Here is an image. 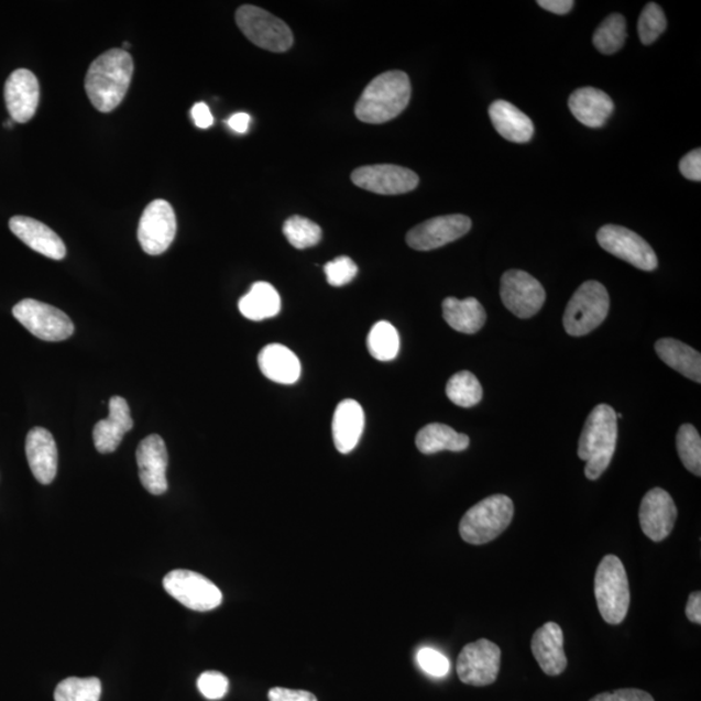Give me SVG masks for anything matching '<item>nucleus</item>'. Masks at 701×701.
<instances>
[{
    "mask_svg": "<svg viewBox=\"0 0 701 701\" xmlns=\"http://www.w3.org/2000/svg\"><path fill=\"white\" fill-rule=\"evenodd\" d=\"M133 70V57L125 50L112 48L98 56L85 78L91 105L103 113L116 110L127 96Z\"/></svg>",
    "mask_w": 701,
    "mask_h": 701,
    "instance_id": "obj_1",
    "label": "nucleus"
},
{
    "mask_svg": "<svg viewBox=\"0 0 701 701\" xmlns=\"http://www.w3.org/2000/svg\"><path fill=\"white\" fill-rule=\"evenodd\" d=\"M412 86L402 70H390L373 79L361 94L355 114L366 124H383L394 120L409 105Z\"/></svg>",
    "mask_w": 701,
    "mask_h": 701,
    "instance_id": "obj_2",
    "label": "nucleus"
},
{
    "mask_svg": "<svg viewBox=\"0 0 701 701\" xmlns=\"http://www.w3.org/2000/svg\"><path fill=\"white\" fill-rule=\"evenodd\" d=\"M617 417L609 404H599L584 423L578 458L587 461L584 474L590 481H596L609 469L617 445Z\"/></svg>",
    "mask_w": 701,
    "mask_h": 701,
    "instance_id": "obj_3",
    "label": "nucleus"
},
{
    "mask_svg": "<svg viewBox=\"0 0 701 701\" xmlns=\"http://www.w3.org/2000/svg\"><path fill=\"white\" fill-rule=\"evenodd\" d=\"M515 505L507 495H491L473 505L461 518L459 532L469 545L493 541L511 525Z\"/></svg>",
    "mask_w": 701,
    "mask_h": 701,
    "instance_id": "obj_4",
    "label": "nucleus"
},
{
    "mask_svg": "<svg viewBox=\"0 0 701 701\" xmlns=\"http://www.w3.org/2000/svg\"><path fill=\"white\" fill-rule=\"evenodd\" d=\"M595 598L600 616L606 624L624 623L631 609V587L623 561L606 555L595 574Z\"/></svg>",
    "mask_w": 701,
    "mask_h": 701,
    "instance_id": "obj_5",
    "label": "nucleus"
},
{
    "mask_svg": "<svg viewBox=\"0 0 701 701\" xmlns=\"http://www.w3.org/2000/svg\"><path fill=\"white\" fill-rule=\"evenodd\" d=\"M610 305V294L600 282H584L568 303L563 314V328L569 336H587L604 322Z\"/></svg>",
    "mask_w": 701,
    "mask_h": 701,
    "instance_id": "obj_6",
    "label": "nucleus"
},
{
    "mask_svg": "<svg viewBox=\"0 0 701 701\" xmlns=\"http://www.w3.org/2000/svg\"><path fill=\"white\" fill-rule=\"evenodd\" d=\"M241 32L254 45L271 53H286L294 43L292 29L284 21L256 6L245 4L236 13Z\"/></svg>",
    "mask_w": 701,
    "mask_h": 701,
    "instance_id": "obj_7",
    "label": "nucleus"
},
{
    "mask_svg": "<svg viewBox=\"0 0 701 701\" xmlns=\"http://www.w3.org/2000/svg\"><path fill=\"white\" fill-rule=\"evenodd\" d=\"M12 314L34 337L47 342H62L74 336L75 325L59 308L34 299H24Z\"/></svg>",
    "mask_w": 701,
    "mask_h": 701,
    "instance_id": "obj_8",
    "label": "nucleus"
},
{
    "mask_svg": "<svg viewBox=\"0 0 701 701\" xmlns=\"http://www.w3.org/2000/svg\"><path fill=\"white\" fill-rule=\"evenodd\" d=\"M163 587L172 598L193 611H212L222 603L220 589L205 576L191 570H172L165 576Z\"/></svg>",
    "mask_w": 701,
    "mask_h": 701,
    "instance_id": "obj_9",
    "label": "nucleus"
},
{
    "mask_svg": "<svg viewBox=\"0 0 701 701\" xmlns=\"http://www.w3.org/2000/svg\"><path fill=\"white\" fill-rule=\"evenodd\" d=\"M596 240L600 248L635 269L653 272L659 265L653 248L631 229L610 223L599 229Z\"/></svg>",
    "mask_w": 701,
    "mask_h": 701,
    "instance_id": "obj_10",
    "label": "nucleus"
},
{
    "mask_svg": "<svg viewBox=\"0 0 701 701\" xmlns=\"http://www.w3.org/2000/svg\"><path fill=\"white\" fill-rule=\"evenodd\" d=\"M502 650L495 643L480 639L469 643L458 657L457 671L462 683L483 688L496 681Z\"/></svg>",
    "mask_w": 701,
    "mask_h": 701,
    "instance_id": "obj_11",
    "label": "nucleus"
},
{
    "mask_svg": "<svg viewBox=\"0 0 701 701\" xmlns=\"http://www.w3.org/2000/svg\"><path fill=\"white\" fill-rule=\"evenodd\" d=\"M177 219L175 209L166 200L157 199L144 209L139 226V241L146 254H164L175 241Z\"/></svg>",
    "mask_w": 701,
    "mask_h": 701,
    "instance_id": "obj_12",
    "label": "nucleus"
},
{
    "mask_svg": "<svg viewBox=\"0 0 701 701\" xmlns=\"http://www.w3.org/2000/svg\"><path fill=\"white\" fill-rule=\"evenodd\" d=\"M501 296L505 308L519 319L536 316L546 302V292L540 282L529 273L518 270L503 274Z\"/></svg>",
    "mask_w": 701,
    "mask_h": 701,
    "instance_id": "obj_13",
    "label": "nucleus"
},
{
    "mask_svg": "<svg viewBox=\"0 0 701 701\" xmlns=\"http://www.w3.org/2000/svg\"><path fill=\"white\" fill-rule=\"evenodd\" d=\"M351 179L360 189L379 195L407 194L420 183L414 171L393 164L361 166L352 172Z\"/></svg>",
    "mask_w": 701,
    "mask_h": 701,
    "instance_id": "obj_14",
    "label": "nucleus"
},
{
    "mask_svg": "<svg viewBox=\"0 0 701 701\" xmlns=\"http://www.w3.org/2000/svg\"><path fill=\"white\" fill-rule=\"evenodd\" d=\"M471 229L472 220L468 216H439L410 229L406 241L416 251H431L460 240Z\"/></svg>",
    "mask_w": 701,
    "mask_h": 701,
    "instance_id": "obj_15",
    "label": "nucleus"
},
{
    "mask_svg": "<svg viewBox=\"0 0 701 701\" xmlns=\"http://www.w3.org/2000/svg\"><path fill=\"white\" fill-rule=\"evenodd\" d=\"M678 511L673 497L667 491L655 488L643 497L639 510L642 532L650 540L662 541L670 536Z\"/></svg>",
    "mask_w": 701,
    "mask_h": 701,
    "instance_id": "obj_16",
    "label": "nucleus"
},
{
    "mask_svg": "<svg viewBox=\"0 0 701 701\" xmlns=\"http://www.w3.org/2000/svg\"><path fill=\"white\" fill-rule=\"evenodd\" d=\"M4 99L13 122L25 124L31 121L40 105V83L33 72L14 70L7 79Z\"/></svg>",
    "mask_w": 701,
    "mask_h": 701,
    "instance_id": "obj_17",
    "label": "nucleus"
},
{
    "mask_svg": "<svg viewBox=\"0 0 701 701\" xmlns=\"http://www.w3.org/2000/svg\"><path fill=\"white\" fill-rule=\"evenodd\" d=\"M140 480L144 489L153 495H163L168 490L166 468H168V451L161 436L144 438L136 448Z\"/></svg>",
    "mask_w": 701,
    "mask_h": 701,
    "instance_id": "obj_18",
    "label": "nucleus"
},
{
    "mask_svg": "<svg viewBox=\"0 0 701 701\" xmlns=\"http://www.w3.org/2000/svg\"><path fill=\"white\" fill-rule=\"evenodd\" d=\"M10 229L14 236L39 254L53 260H63L67 249L59 236L45 223L26 216H14L10 220Z\"/></svg>",
    "mask_w": 701,
    "mask_h": 701,
    "instance_id": "obj_19",
    "label": "nucleus"
},
{
    "mask_svg": "<svg viewBox=\"0 0 701 701\" xmlns=\"http://www.w3.org/2000/svg\"><path fill=\"white\" fill-rule=\"evenodd\" d=\"M29 467L42 485H50L57 473V447L53 434L43 428L29 431L25 442Z\"/></svg>",
    "mask_w": 701,
    "mask_h": 701,
    "instance_id": "obj_20",
    "label": "nucleus"
},
{
    "mask_svg": "<svg viewBox=\"0 0 701 701\" xmlns=\"http://www.w3.org/2000/svg\"><path fill=\"white\" fill-rule=\"evenodd\" d=\"M110 414L106 420L99 421L94 428V445L100 453H111L118 450L122 438L133 429V418L124 397H111Z\"/></svg>",
    "mask_w": 701,
    "mask_h": 701,
    "instance_id": "obj_21",
    "label": "nucleus"
},
{
    "mask_svg": "<svg viewBox=\"0 0 701 701\" xmlns=\"http://www.w3.org/2000/svg\"><path fill=\"white\" fill-rule=\"evenodd\" d=\"M532 650L547 676H560L568 667L567 655L563 653V633L552 621L534 633Z\"/></svg>",
    "mask_w": 701,
    "mask_h": 701,
    "instance_id": "obj_22",
    "label": "nucleus"
},
{
    "mask_svg": "<svg viewBox=\"0 0 701 701\" xmlns=\"http://www.w3.org/2000/svg\"><path fill=\"white\" fill-rule=\"evenodd\" d=\"M569 110L582 125L598 129L610 120L614 103L609 94L602 90L581 88L570 96Z\"/></svg>",
    "mask_w": 701,
    "mask_h": 701,
    "instance_id": "obj_23",
    "label": "nucleus"
},
{
    "mask_svg": "<svg viewBox=\"0 0 701 701\" xmlns=\"http://www.w3.org/2000/svg\"><path fill=\"white\" fill-rule=\"evenodd\" d=\"M364 425V410L357 401L346 399L339 403L331 426L337 450L341 453L355 450L363 436Z\"/></svg>",
    "mask_w": 701,
    "mask_h": 701,
    "instance_id": "obj_24",
    "label": "nucleus"
},
{
    "mask_svg": "<svg viewBox=\"0 0 701 701\" xmlns=\"http://www.w3.org/2000/svg\"><path fill=\"white\" fill-rule=\"evenodd\" d=\"M258 361L260 371L265 377L281 385H293L300 379V361L285 346L278 343L265 346L259 353Z\"/></svg>",
    "mask_w": 701,
    "mask_h": 701,
    "instance_id": "obj_25",
    "label": "nucleus"
},
{
    "mask_svg": "<svg viewBox=\"0 0 701 701\" xmlns=\"http://www.w3.org/2000/svg\"><path fill=\"white\" fill-rule=\"evenodd\" d=\"M491 122L504 140L527 143L533 139L534 124L529 116L505 100H496L489 108Z\"/></svg>",
    "mask_w": 701,
    "mask_h": 701,
    "instance_id": "obj_26",
    "label": "nucleus"
},
{
    "mask_svg": "<svg viewBox=\"0 0 701 701\" xmlns=\"http://www.w3.org/2000/svg\"><path fill=\"white\" fill-rule=\"evenodd\" d=\"M655 351L671 370L681 373L686 379L701 382V357L692 347L673 338H662L656 342Z\"/></svg>",
    "mask_w": 701,
    "mask_h": 701,
    "instance_id": "obj_27",
    "label": "nucleus"
},
{
    "mask_svg": "<svg viewBox=\"0 0 701 701\" xmlns=\"http://www.w3.org/2000/svg\"><path fill=\"white\" fill-rule=\"evenodd\" d=\"M443 319L453 330L464 332V335H475L483 325L488 316L486 310L475 298L459 300L458 298H446L443 300Z\"/></svg>",
    "mask_w": 701,
    "mask_h": 701,
    "instance_id": "obj_28",
    "label": "nucleus"
},
{
    "mask_svg": "<svg viewBox=\"0 0 701 701\" xmlns=\"http://www.w3.org/2000/svg\"><path fill=\"white\" fill-rule=\"evenodd\" d=\"M471 445L465 434L454 431L443 424L426 425L416 436L418 451L424 454L438 453L440 451L461 452Z\"/></svg>",
    "mask_w": 701,
    "mask_h": 701,
    "instance_id": "obj_29",
    "label": "nucleus"
},
{
    "mask_svg": "<svg viewBox=\"0 0 701 701\" xmlns=\"http://www.w3.org/2000/svg\"><path fill=\"white\" fill-rule=\"evenodd\" d=\"M245 319L263 321L277 316L281 310L280 294L269 282H256L238 303Z\"/></svg>",
    "mask_w": 701,
    "mask_h": 701,
    "instance_id": "obj_30",
    "label": "nucleus"
},
{
    "mask_svg": "<svg viewBox=\"0 0 701 701\" xmlns=\"http://www.w3.org/2000/svg\"><path fill=\"white\" fill-rule=\"evenodd\" d=\"M448 399L462 408H471L482 401L483 390L475 375L468 371L459 372L447 382Z\"/></svg>",
    "mask_w": 701,
    "mask_h": 701,
    "instance_id": "obj_31",
    "label": "nucleus"
},
{
    "mask_svg": "<svg viewBox=\"0 0 701 701\" xmlns=\"http://www.w3.org/2000/svg\"><path fill=\"white\" fill-rule=\"evenodd\" d=\"M626 37L625 18L623 14L613 13L596 29L592 43L599 53L613 55L623 48Z\"/></svg>",
    "mask_w": 701,
    "mask_h": 701,
    "instance_id": "obj_32",
    "label": "nucleus"
},
{
    "mask_svg": "<svg viewBox=\"0 0 701 701\" xmlns=\"http://www.w3.org/2000/svg\"><path fill=\"white\" fill-rule=\"evenodd\" d=\"M368 350L380 361L394 360L401 350V338L392 324L380 321L374 325L368 336Z\"/></svg>",
    "mask_w": 701,
    "mask_h": 701,
    "instance_id": "obj_33",
    "label": "nucleus"
},
{
    "mask_svg": "<svg viewBox=\"0 0 701 701\" xmlns=\"http://www.w3.org/2000/svg\"><path fill=\"white\" fill-rule=\"evenodd\" d=\"M102 683L96 677L64 679L57 684L54 693L55 701H99Z\"/></svg>",
    "mask_w": 701,
    "mask_h": 701,
    "instance_id": "obj_34",
    "label": "nucleus"
},
{
    "mask_svg": "<svg viewBox=\"0 0 701 701\" xmlns=\"http://www.w3.org/2000/svg\"><path fill=\"white\" fill-rule=\"evenodd\" d=\"M282 230H284L286 240L291 242L293 248L298 250L314 248V245L320 243L322 238L320 226L298 215L287 219Z\"/></svg>",
    "mask_w": 701,
    "mask_h": 701,
    "instance_id": "obj_35",
    "label": "nucleus"
},
{
    "mask_svg": "<svg viewBox=\"0 0 701 701\" xmlns=\"http://www.w3.org/2000/svg\"><path fill=\"white\" fill-rule=\"evenodd\" d=\"M677 451L679 459L689 472L701 475V438L699 431L690 424H684L677 434Z\"/></svg>",
    "mask_w": 701,
    "mask_h": 701,
    "instance_id": "obj_36",
    "label": "nucleus"
},
{
    "mask_svg": "<svg viewBox=\"0 0 701 701\" xmlns=\"http://www.w3.org/2000/svg\"><path fill=\"white\" fill-rule=\"evenodd\" d=\"M667 18L659 4L648 3L640 13L638 33L643 45H653L667 31Z\"/></svg>",
    "mask_w": 701,
    "mask_h": 701,
    "instance_id": "obj_37",
    "label": "nucleus"
},
{
    "mask_svg": "<svg viewBox=\"0 0 701 701\" xmlns=\"http://www.w3.org/2000/svg\"><path fill=\"white\" fill-rule=\"evenodd\" d=\"M327 274L328 284L335 287H341L350 284L358 274V265L349 256H339L332 262L324 266Z\"/></svg>",
    "mask_w": 701,
    "mask_h": 701,
    "instance_id": "obj_38",
    "label": "nucleus"
},
{
    "mask_svg": "<svg viewBox=\"0 0 701 701\" xmlns=\"http://www.w3.org/2000/svg\"><path fill=\"white\" fill-rule=\"evenodd\" d=\"M417 662L426 675L442 678L450 671V661L437 649L425 647L417 653Z\"/></svg>",
    "mask_w": 701,
    "mask_h": 701,
    "instance_id": "obj_39",
    "label": "nucleus"
},
{
    "mask_svg": "<svg viewBox=\"0 0 701 701\" xmlns=\"http://www.w3.org/2000/svg\"><path fill=\"white\" fill-rule=\"evenodd\" d=\"M198 689L205 698L220 700L228 693L229 681L219 671H206L198 679Z\"/></svg>",
    "mask_w": 701,
    "mask_h": 701,
    "instance_id": "obj_40",
    "label": "nucleus"
},
{
    "mask_svg": "<svg viewBox=\"0 0 701 701\" xmlns=\"http://www.w3.org/2000/svg\"><path fill=\"white\" fill-rule=\"evenodd\" d=\"M590 701H655L648 692L637 689H623L613 692L599 693Z\"/></svg>",
    "mask_w": 701,
    "mask_h": 701,
    "instance_id": "obj_41",
    "label": "nucleus"
},
{
    "mask_svg": "<svg viewBox=\"0 0 701 701\" xmlns=\"http://www.w3.org/2000/svg\"><path fill=\"white\" fill-rule=\"evenodd\" d=\"M679 171L682 176L693 183H700L701 180V150L697 149L691 151L688 155L682 157L679 162Z\"/></svg>",
    "mask_w": 701,
    "mask_h": 701,
    "instance_id": "obj_42",
    "label": "nucleus"
},
{
    "mask_svg": "<svg viewBox=\"0 0 701 701\" xmlns=\"http://www.w3.org/2000/svg\"><path fill=\"white\" fill-rule=\"evenodd\" d=\"M269 698L271 701H317L313 692L284 688L272 689Z\"/></svg>",
    "mask_w": 701,
    "mask_h": 701,
    "instance_id": "obj_43",
    "label": "nucleus"
},
{
    "mask_svg": "<svg viewBox=\"0 0 701 701\" xmlns=\"http://www.w3.org/2000/svg\"><path fill=\"white\" fill-rule=\"evenodd\" d=\"M191 116L194 124L199 129H208L213 125V116L211 111H209V107L204 102L197 103L193 107Z\"/></svg>",
    "mask_w": 701,
    "mask_h": 701,
    "instance_id": "obj_44",
    "label": "nucleus"
},
{
    "mask_svg": "<svg viewBox=\"0 0 701 701\" xmlns=\"http://www.w3.org/2000/svg\"><path fill=\"white\" fill-rule=\"evenodd\" d=\"M541 9L555 14H567L573 10V0H539Z\"/></svg>",
    "mask_w": 701,
    "mask_h": 701,
    "instance_id": "obj_45",
    "label": "nucleus"
},
{
    "mask_svg": "<svg viewBox=\"0 0 701 701\" xmlns=\"http://www.w3.org/2000/svg\"><path fill=\"white\" fill-rule=\"evenodd\" d=\"M686 616L693 624H701V592L695 591L689 596L688 605H686Z\"/></svg>",
    "mask_w": 701,
    "mask_h": 701,
    "instance_id": "obj_46",
    "label": "nucleus"
},
{
    "mask_svg": "<svg viewBox=\"0 0 701 701\" xmlns=\"http://www.w3.org/2000/svg\"><path fill=\"white\" fill-rule=\"evenodd\" d=\"M251 118L249 113L240 112L231 116L228 125L237 133H245L249 130Z\"/></svg>",
    "mask_w": 701,
    "mask_h": 701,
    "instance_id": "obj_47",
    "label": "nucleus"
},
{
    "mask_svg": "<svg viewBox=\"0 0 701 701\" xmlns=\"http://www.w3.org/2000/svg\"><path fill=\"white\" fill-rule=\"evenodd\" d=\"M130 45L128 42L124 43V47L128 48Z\"/></svg>",
    "mask_w": 701,
    "mask_h": 701,
    "instance_id": "obj_48",
    "label": "nucleus"
}]
</instances>
